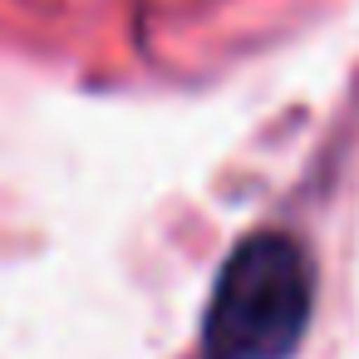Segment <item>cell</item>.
I'll return each mask as SVG.
<instances>
[{
    "label": "cell",
    "instance_id": "1",
    "mask_svg": "<svg viewBox=\"0 0 359 359\" xmlns=\"http://www.w3.org/2000/svg\"><path fill=\"white\" fill-rule=\"evenodd\" d=\"M315 271L295 236L251 231L231 246L202 310V359H290L310 330Z\"/></svg>",
    "mask_w": 359,
    "mask_h": 359
}]
</instances>
